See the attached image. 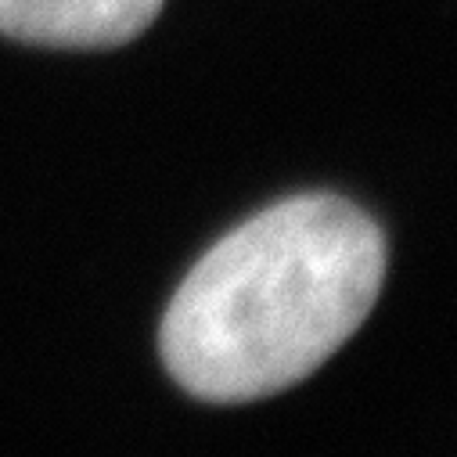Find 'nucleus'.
Segmentation results:
<instances>
[{
	"mask_svg": "<svg viewBox=\"0 0 457 457\" xmlns=\"http://www.w3.org/2000/svg\"><path fill=\"white\" fill-rule=\"evenodd\" d=\"M386 235L350 198L295 195L223 235L180 281L159 328L173 382L245 403L310 378L371 313Z\"/></svg>",
	"mask_w": 457,
	"mask_h": 457,
	"instance_id": "f257e3e1",
	"label": "nucleus"
},
{
	"mask_svg": "<svg viewBox=\"0 0 457 457\" xmlns=\"http://www.w3.org/2000/svg\"><path fill=\"white\" fill-rule=\"evenodd\" d=\"M166 0H0V37L40 47H120L137 40Z\"/></svg>",
	"mask_w": 457,
	"mask_h": 457,
	"instance_id": "f03ea898",
	"label": "nucleus"
}]
</instances>
